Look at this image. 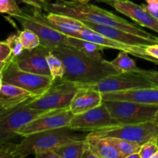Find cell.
Listing matches in <instances>:
<instances>
[{
	"label": "cell",
	"mask_w": 158,
	"mask_h": 158,
	"mask_svg": "<svg viewBox=\"0 0 158 158\" xmlns=\"http://www.w3.org/2000/svg\"><path fill=\"white\" fill-rule=\"evenodd\" d=\"M6 69H2V70H1L0 71V89H1V88H2V85H3V72H4V70Z\"/></svg>",
	"instance_id": "obj_39"
},
{
	"label": "cell",
	"mask_w": 158,
	"mask_h": 158,
	"mask_svg": "<svg viewBox=\"0 0 158 158\" xmlns=\"http://www.w3.org/2000/svg\"><path fill=\"white\" fill-rule=\"evenodd\" d=\"M103 102L100 92L89 88L80 87L71 101L69 110L73 115H78L100 106Z\"/></svg>",
	"instance_id": "obj_18"
},
{
	"label": "cell",
	"mask_w": 158,
	"mask_h": 158,
	"mask_svg": "<svg viewBox=\"0 0 158 158\" xmlns=\"http://www.w3.org/2000/svg\"><path fill=\"white\" fill-rule=\"evenodd\" d=\"M158 151V138L153 139L140 146L139 151L140 158H152L153 155Z\"/></svg>",
	"instance_id": "obj_29"
},
{
	"label": "cell",
	"mask_w": 158,
	"mask_h": 158,
	"mask_svg": "<svg viewBox=\"0 0 158 158\" xmlns=\"http://www.w3.org/2000/svg\"><path fill=\"white\" fill-rule=\"evenodd\" d=\"M127 158H140V154H139V152H137L131 154V155H130Z\"/></svg>",
	"instance_id": "obj_40"
},
{
	"label": "cell",
	"mask_w": 158,
	"mask_h": 158,
	"mask_svg": "<svg viewBox=\"0 0 158 158\" xmlns=\"http://www.w3.org/2000/svg\"><path fill=\"white\" fill-rule=\"evenodd\" d=\"M98 1L103 2H106V4H108V5H110V6H113V5H114V3L116 2L120 1V0H98Z\"/></svg>",
	"instance_id": "obj_38"
},
{
	"label": "cell",
	"mask_w": 158,
	"mask_h": 158,
	"mask_svg": "<svg viewBox=\"0 0 158 158\" xmlns=\"http://www.w3.org/2000/svg\"><path fill=\"white\" fill-rule=\"evenodd\" d=\"M12 57V49L10 46L8 44L7 42L0 41V62H6L9 61Z\"/></svg>",
	"instance_id": "obj_33"
},
{
	"label": "cell",
	"mask_w": 158,
	"mask_h": 158,
	"mask_svg": "<svg viewBox=\"0 0 158 158\" xmlns=\"http://www.w3.org/2000/svg\"><path fill=\"white\" fill-rule=\"evenodd\" d=\"M86 134H76L69 127L35 133L24 137L17 143L16 157L24 158L34 155L43 151L56 149L58 147L71 142L86 139Z\"/></svg>",
	"instance_id": "obj_3"
},
{
	"label": "cell",
	"mask_w": 158,
	"mask_h": 158,
	"mask_svg": "<svg viewBox=\"0 0 158 158\" xmlns=\"http://www.w3.org/2000/svg\"><path fill=\"white\" fill-rule=\"evenodd\" d=\"M12 49V56L16 57L21 55L25 50L23 44L19 40L18 34H12L6 40Z\"/></svg>",
	"instance_id": "obj_30"
},
{
	"label": "cell",
	"mask_w": 158,
	"mask_h": 158,
	"mask_svg": "<svg viewBox=\"0 0 158 158\" xmlns=\"http://www.w3.org/2000/svg\"><path fill=\"white\" fill-rule=\"evenodd\" d=\"M86 148L85 140L71 142L56 148L60 158H82Z\"/></svg>",
	"instance_id": "obj_23"
},
{
	"label": "cell",
	"mask_w": 158,
	"mask_h": 158,
	"mask_svg": "<svg viewBox=\"0 0 158 158\" xmlns=\"http://www.w3.org/2000/svg\"><path fill=\"white\" fill-rule=\"evenodd\" d=\"M52 82L53 80L49 76L38 75L21 70L13 62L3 72V83L23 88L36 97L44 94Z\"/></svg>",
	"instance_id": "obj_8"
},
{
	"label": "cell",
	"mask_w": 158,
	"mask_h": 158,
	"mask_svg": "<svg viewBox=\"0 0 158 158\" xmlns=\"http://www.w3.org/2000/svg\"><path fill=\"white\" fill-rule=\"evenodd\" d=\"M152 85L142 77L133 73L110 76L94 84L80 86L95 89L101 94L125 91L137 88L149 87Z\"/></svg>",
	"instance_id": "obj_12"
},
{
	"label": "cell",
	"mask_w": 158,
	"mask_h": 158,
	"mask_svg": "<svg viewBox=\"0 0 158 158\" xmlns=\"http://www.w3.org/2000/svg\"><path fill=\"white\" fill-rule=\"evenodd\" d=\"M12 60H13V56H12V58L9 60V61L6 62V63H4V62H0V71L2 70V69H6V68H7L8 66L11 64V63L12 62Z\"/></svg>",
	"instance_id": "obj_37"
},
{
	"label": "cell",
	"mask_w": 158,
	"mask_h": 158,
	"mask_svg": "<svg viewBox=\"0 0 158 158\" xmlns=\"http://www.w3.org/2000/svg\"><path fill=\"white\" fill-rule=\"evenodd\" d=\"M152 158H158V151L154 154V155H153Z\"/></svg>",
	"instance_id": "obj_43"
},
{
	"label": "cell",
	"mask_w": 158,
	"mask_h": 158,
	"mask_svg": "<svg viewBox=\"0 0 158 158\" xmlns=\"http://www.w3.org/2000/svg\"><path fill=\"white\" fill-rule=\"evenodd\" d=\"M48 66H49L50 76L52 80H61L65 74V66L63 61L52 53V51L46 56Z\"/></svg>",
	"instance_id": "obj_26"
},
{
	"label": "cell",
	"mask_w": 158,
	"mask_h": 158,
	"mask_svg": "<svg viewBox=\"0 0 158 158\" xmlns=\"http://www.w3.org/2000/svg\"><path fill=\"white\" fill-rule=\"evenodd\" d=\"M84 23L89 29L99 32L108 38L126 44L133 45V46H148V45L158 43V40L144 38L118 28L88 23V22H84Z\"/></svg>",
	"instance_id": "obj_17"
},
{
	"label": "cell",
	"mask_w": 158,
	"mask_h": 158,
	"mask_svg": "<svg viewBox=\"0 0 158 158\" xmlns=\"http://www.w3.org/2000/svg\"><path fill=\"white\" fill-rule=\"evenodd\" d=\"M51 51L64 64L63 80L76 83L79 86L94 84L110 76L120 73L111 62L103 58L91 57L68 45L53 48Z\"/></svg>",
	"instance_id": "obj_1"
},
{
	"label": "cell",
	"mask_w": 158,
	"mask_h": 158,
	"mask_svg": "<svg viewBox=\"0 0 158 158\" xmlns=\"http://www.w3.org/2000/svg\"><path fill=\"white\" fill-rule=\"evenodd\" d=\"M28 103L0 119V144L9 142L19 136L18 131L20 129L49 111L33 109L29 107Z\"/></svg>",
	"instance_id": "obj_9"
},
{
	"label": "cell",
	"mask_w": 158,
	"mask_h": 158,
	"mask_svg": "<svg viewBox=\"0 0 158 158\" xmlns=\"http://www.w3.org/2000/svg\"><path fill=\"white\" fill-rule=\"evenodd\" d=\"M66 45L77 48L86 55L97 59H103L101 52L106 49L104 46L94 42L69 35L66 38Z\"/></svg>",
	"instance_id": "obj_21"
},
{
	"label": "cell",
	"mask_w": 158,
	"mask_h": 158,
	"mask_svg": "<svg viewBox=\"0 0 158 158\" xmlns=\"http://www.w3.org/2000/svg\"><path fill=\"white\" fill-rule=\"evenodd\" d=\"M111 63L120 73H135L140 69L134 60L131 59L128 55V52L125 51H120L118 56L111 61Z\"/></svg>",
	"instance_id": "obj_24"
},
{
	"label": "cell",
	"mask_w": 158,
	"mask_h": 158,
	"mask_svg": "<svg viewBox=\"0 0 158 158\" xmlns=\"http://www.w3.org/2000/svg\"><path fill=\"white\" fill-rule=\"evenodd\" d=\"M35 157L36 158H60L55 149H49L46 151H43L42 152L35 154Z\"/></svg>",
	"instance_id": "obj_36"
},
{
	"label": "cell",
	"mask_w": 158,
	"mask_h": 158,
	"mask_svg": "<svg viewBox=\"0 0 158 158\" xmlns=\"http://www.w3.org/2000/svg\"><path fill=\"white\" fill-rule=\"evenodd\" d=\"M121 154L122 158H127L134 153L139 152L141 145L134 142L116 137H107Z\"/></svg>",
	"instance_id": "obj_25"
},
{
	"label": "cell",
	"mask_w": 158,
	"mask_h": 158,
	"mask_svg": "<svg viewBox=\"0 0 158 158\" xmlns=\"http://www.w3.org/2000/svg\"><path fill=\"white\" fill-rule=\"evenodd\" d=\"M103 102L117 124L152 121L158 110V106L128 100H105Z\"/></svg>",
	"instance_id": "obj_6"
},
{
	"label": "cell",
	"mask_w": 158,
	"mask_h": 158,
	"mask_svg": "<svg viewBox=\"0 0 158 158\" xmlns=\"http://www.w3.org/2000/svg\"><path fill=\"white\" fill-rule=\"evenodd\" d=\"M18 35L25 50L33 49L41 44L38 35L30 29H24L18 32Z\"/></svg>",
	"instance_id": "obj_27"
},
{
	"label": "cell",
	"mask_w": 158,
	"mask_h": 158,
	"mask_svg": "<svg viewBox=\"0 0 158 158\" xmlns=\"http://www.w3.org/2000/svg\"><path fill=\"white\" fill-rule=\"evenodd\" d=\"M91 134L100 137H116L142 145L158 138V123L146 121L142 123L115 124L98 131H91Z\"/></svg>",
	"instance_id": "obj_5"
},
{
	"label": "cell",
	"mask_w": 158,
	"mask_h": 158,
	"mask_svg": "<svg viewBox=\"0 0 158 158\" xmlns=\"http://www.w3.org/2000/svg\"><path fill=\"white\" fill-rule=\"evenodd\" d=\"M15 19L21 23L24 29L33 31L39 36L40 43L50 49L66 45L67 35L52 27L46 19L45 15L39 10H34L32 13L23 14Z\"/></svg>",
	"instance_id": "obj_7"
},
{
	"label": "cell",
	"mask_w": 158,
	"mask_h": 158,
	"mask_svg": "<svg viewBox=\"0 0 158 158\" xmlns=\"http://www.w3.org/2000/svg\"><path fill=\"white\" fill-rule=\"evenodd\" d=\"M17 143H7L0 144V158H15L16 157Z\"/></svg>",
	"instance_id": "obj_31"
},
{
	"label": "cell",
	"mask_w": 158,
	"mask_h": 158,
	"mask_svg": "<svg viewBox=\"0 0 158 158\" xmlns=\"http://www.w3.org/2000/svg\"><path fill=\"white\" fill-rule=\"evenodd\" d=\"M148 4L145 5L147 9L158 19V2L155 0H145Z\"/></svg>",
	"instance_id": "obj_35"
},
{
	"label": "cell",
	"mask_w": 158,
	"mask_h": 158,
	"mask_svg": "<svg viewBox=\"0 0 158 158\" xmlns=\"http://www.w3.org/2000/svg\"><path fill=\"white\" fill-rule=\"evenodd\" d=\"M80 86L71 82L55 80L49 89L40 97L28 103L29 107L42 110L69 109L73 98Z\"/></svg>",
	"instance_id": "obj_4"
},
{
	"label": "cell",
	"mask_w": 158,
	"mask_h": 158,
	"mask_svg": "<svg viewBox=\"0 0 158 158\" xmlns=\"http://www.w3.org/2000/svg\"><path fill=\"white\" fill-rule=\"evenodd\" d=\"M73 116L69 109L49 110L20 129L18 135L25 137L35 133L69 127Z\"/></svg>",
	"instance_id": "obj_10"
},
{
	"label": "cell",
	"mask_w": 158,
	"mask_h": 158,
	"mask_svg": "<svg viewBox=\"0 0 158 158\" xmlns=\"http://www.w3.org/2000/svg\"><path fill=\"white\" fill-rule=\"evenodd\" d=\"M37 98L23 88L9 83H3L0 89V101H17Z\"/></svg>",
	"instance_id": "obj_22"
},
{
	"label": "cell",
	"mask_w": 158,
	"mask_h": 158,
	"mask_svg": "<svg viewBox=\"0 0 158 158\" xmlns=\"http://www.w3.org/2000/svg\"><path fill=\"white\" fill-rule=\"evenodd\" d=\"M112 7L137 24L158 33V19L147 9L145 5L140 6L130 0H120L116 2Z\"/></svg>",
	"instance_id": "obj_15"
},
{
	"label": "cell",
	"mask_w": 158,
	"mask_h": 158,
	"mask_svg": "<svg viewBox=\"0 0 158 158\" xmlns=\"http://www.w3.org/2000/svg\"><path fill=\"white\" fill-rule=\"evenodd\" d=\"M52 49L40 44L31 50H24L21 55L13 57V62L19 69L43 76H50L46 56Z\"/></svg>",
	"instance_id": "obj_13"
},
{
	"label": "cell",
	"mask_w": 158,
	"mask_h": 158,
	"mask_svg": "<svg viewBox=\"0 0 158 158\" xmlns=\"http://www.w3.org/2000/svg\"><path fill=\"white\" fill-rule=\"evenodd\" d=\"M103 100H128L143 104L158 106V87L137 88L125 91L102 94Z\"/></svg>",
	"instance_id": "obj_16"
},
{
	"label": "cell",
	"mask_w": 158,
	"mask_h": 158,
	"mask_svg": "<svg viewBox=\"0 0 158 158\" xmlns=\"http://www.w3.org/2000/svg\"><path fill=\"white\" fill-rule=\"evenodd\" d=\"M23 12L17 3V0H0V13H6L15 17L22 15Z\"/></svg>",
	"instance_id": "obj_28"
},
{
	"label": "cell",
	"mask_w": 158,
	"mask_h": 158,
	"mask_svg": "<svg viewBox=\"0 0 158 158\" xmlns=\"http://www.w3.org/2000/svg\"><path fill=\"white\" fill-rule=\"evenodd\" d=\"M43 7L48 12L69 15L83 22L118 28L144 38L158 40L157 36L140 29L135 25L129 23L127 20L98 6L88 4L87 2H81L74 0H56L55 2L44 3Z\"/></svg>",
	"instance_id": "obj_2"
},
{
	"label": "cell",
	"mask_w": 158,
	"mask_h": 158,
	"mask_svg": "<svg viewBox=\"0 0 158 158\" xmlns=\"http://www.w3.org/2000/svg\"><path fill=\"white\" fill-rule=\"evenodd\" d=\"M74 1H77V2H88L90 0H74Z\"/></svg>",
	"instance_id": "obj_42"
},
{
	"label": "cell",
	"mask_w": 158,
	"mask_h": 158,
	"mask_svg": "<svg viewBox=\"0 0 158 158\" xmlns=\"http://www.w3.org/2000/svg\"><path fill=\"white\" fill-rule=\"evenodd\" d=\"M133 73L137 74V76L146 80L152 86L158 87V71L144 70V69H140L138 71Z\"/></svg>",
	"instance_id": "obj_32"
},
{
	"label": "cell",
	"mask_w": 158,
	"mask_h": 158,
	"mask_svg": "<svg viewBox=\"0 0 158 158\" xmlns=\"http://www.w3.org/2000/svg\"><path fill=\"white\" fill-rule=\"evenodd\" d=\"M117 123L111 117L104 102L100 106L78 115H74L69 127L76 131H95Z\"/></svg>",
	"instance_id": "obj_11"
},
{
	"label": "cell",
	"mask_w": 158,
	"mask_h": 158,
	"mask_svg": "<svg viewBox=\"0 0 158 158\" xmlns=\"http://www.w3.org/2000/svg\"><path fill=\"white\" fill-rule=\"evenodd\" d=\"M73 36L94 42V43L104 46L106 49H114L120 51H125V52H127L129 54H132L133 56H135L139 57V58L143 59V60L157 64V61L151 58V56H149L146 53V52H145V46H133V45L120 43V42L117 41V40H112V39L104 36L102 34L95 32V31L89 29L88 27L84 28V29H81L79 32H76Z\"/></svg>",
	"instance_id": "obj_14"
},
{
	"label": "cell",
	"mask_w": 158,
	"mask_h": 158,
	"mask_svg": "<svg viewBox=\"0 0 158 158\" xmlns=\"http://www.w3.org/2000/svg\"><path fill=\"white\" fill-rule=\"evenodd\" d=\"M45 17L52 27L69 36H73L76 32L87 27L84 22L63 14L49 12Z\"/></svg>",
	"instance_id": "obj_19"
},
{
	"label": "cell",
	"mask_w": 158,
	"mask_h": 158,
	"mask_svg": "<svg viewBox=\"0 0 158 158\" xmlns=\"http://www.w3.org/2000/svg\"><path fill=\"white\" fill-rule=\"evenodd\" d=\"M145 52L149 56L155 60L158 64V43L145 46Z\"/></svg>",
	"instance_id": "obj_34"
},
{
	"label": "cell",
	"mask_w": 158,
	"mask_h": 158,
	"mask_svg": "<svg viewBox=\"0 0 158 158\" xmlns=\"http://www.w3.org/2000/svg\"><path fill=\"white\" fill-rule=\"evenodd\" d=\"M155 1H157V2H158V0H155Z\"/></svg>",
	"instance_id": "obj_44"
},
{
	"label": "cell",
	"mask_w": 158,
	"mask_h": 158,
	"mask_svg": "<svg viewBox=\"0 0 158 158\" xmlns=\"http://www.w3.org/2000/svg\"><path fill=\"white\" fill-rule=\"evenodd\" d=\"M154 121H155V122H157V123H158V110L157 111V113H156L155 117H154Z\"/></svg>",
	"instance_id": "obj_41"
},
{
	"label": "cell",
	"mask_w": 158,
	"mask_h": 158,
	"mask_svg": "<svg viewBox=\"0 0 158 158\" xmlns=\"http://www.w3.org/2000/svg\"><path fill=\"white\" fill-rule=\"evenodd\" d=\"M85 141L86 147L97 158H122L121 154L107 137H97L89 133L86 134Z\"/></svg>",
	"instance_id": "obj_20"
}]
</instances>
